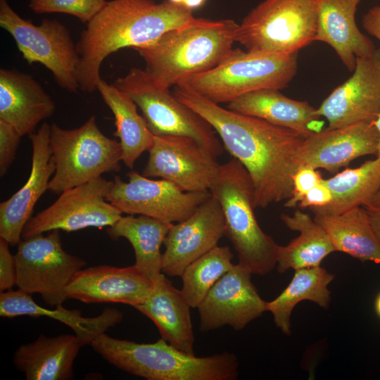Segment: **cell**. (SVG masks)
<instances>
[{
    "instance_id": "obj_1",
    "label": "cell",
    "mask_w": 380,
    "mask_h": 380,
    "mask_svg": "<svg viewBox=\"0 0 380 380\" xmlns=\"http://www.w3.org/2000/svg\"><path fill=\"white\" fill-rule=\"evenodd\" d=\"M174 95L213 127L223 148L248 171L254 189L255 208L288 200L298 166L297 151L304 140L298 132L259 118L222 108L185 84Z\"/></svg>"
},
{
    "instance_id": "obj_2",
    "label": "cell",
    "mask_w": 380,
    "mask_h": 380,
    "mask_svg": "<svg viewBox=\"0 0 380 380\" xmlns=\"http://www.w3.org/2000/svg\"><path fill=\"white\" fill-rule=\"evenodd\" d=\"M193 11L169 1L112 0L87 23L76 44L80 56V89L92 92L101 80L100 68L110 54L148 44L165 32L194 19Z\"/></svg>"
},
{
    "instance_id": "obj_3",
    "label": "cell",
    "mask_w": 380,
    "mask_h": 380,
    "mask_svg": "<svg viewBox=\"0 0 380 380\" xmlns=\"http://www.w3.org/2000/svg\"><path fill=\"white\" fill-rule=\"evenodd\" d=\"M238 27L232 19L195 18L134 49L155 82L169 89L221 63L233 49Z\"/></svg>"
},
{
    "instance_id": "obj_4",
    "label": "cell",
    "mask_w": 380,
    "mask_h": 380,
    "mask_svg": "<svg viewBox=\"0 0 380 380\" xmlns=\"http://www.w3.org/2000/svg\"><path fill=\"white\" fill-rule=\"evenodd\" d=\"M89 345L110 365L148 380H234L239 374L238 360L233 353L197 357L162 338L144 343L103 333Z\"/></svg>"
},
{
    "instance_id": "obj_5",
    "label": "cell",
    "mask_w": 380,
    "mask_h": 380,
    "mask_svg": "<svg viewBox=\"0 0 380 380\" xmlns=\"http://www.w3.org/2000/svg\"><path fill=\"white\" fill-rule=\"evenodd\" d=\"M209 191L219 202L224 217L226 236L239 263L253 274L263 276L277 265L279 245L259 226L254 214L251 178L236 158L220 165Z\"/></svg>"
},
{
    "instance_id": "obj_6",
    "label": "cell",
    "mask_w": 380,
    "mask_h": 380,
    "mask_svg": "<svg viewBox=\"0 0 380 380\" xmlns=\"http://www.w3.org/2000/svg\"><path fill=\"white\" fill-rule=\"evenodd\" d=\"M297 68L298 53L286 55L233 49L215 68L179 84L213 103H229L255 91L287 87Z\"/></svg>"
},
{
    "instance_id": "obj_7",
    "label": "cell",
    "mask_w": 380,
    "mask_h": 380,
    "mask_svg": "<svg viewBox=\"0 0 380 380\" xmlns=\"http://www.w3.org/2000/svg\"><path fill=\"white\" fill-rule=\"evenodd\" d=\"M49 143L56 169L48 190L56 194L120 170V144L102 133L94 115L71 129L53 123Z\"/></svg>"
},
{
    "instance_id": "obj_8",
    "label": "cell",
    "mask_w": 380,
    "mask_h": 380,
    "mask_svg": "<svg viewBox=\"0 0 380 380\" xmlns=\"http://www.w3.org/2000/svg\"><path fill=\"white\" fill-rule=\"evenodd\" d=\"M317 0H264L239 24L235 41L248 51L293 54L315 40Z\"/></svg>"
},
{
    "instance_id": "obj_9",
    "label": "cell",
    "mask_w": 380,
    "mask_h": 380,
    "mask_svg": "<svg viewBox=\"0 0 380 380\" xmlns=\"http://www.w3.org/2000/svg\"><path fill=\"white\" fill-rule=\"evenodd\" d=\"M113 84L136 103L154 136H186L217 158L222 154L223 146L210 123L180 101L168 88L158 84L146 70L132 68Z\"/></svg>"
},
{
    "instance_id": "obj_10",
    "label": "cell",
    "mask_w": 380,
    "mask_h": 380,
    "mask_svg": "<svg viewBox=\"0 0 380 380\" xmlns=\"http://www.w3.org/2000/svg\"><path fill=\"white\" fill-rule=\"evenodd\" d=\"M0 26L12 36L29 64L41 63L61 88L70 93L78 91L80 56L65 25L49 18L34 25L21 18L6 0H0Z\"/></svg>"
},
{
    "instance_id": "obj_11",
    "label": "cell",
    "mask_w": 380,
    "mask_h": 380,
    "mask_svg": "<svg viewBox=\"0 0 380 380\" xmlns=\"http://www.w3.org/2000/svg\"><path fill=\"white\" fill-rule=\"evenodd\" d=\"M59 231L23 239L15 254L18 289L30 295L39 294L50 307L68 299L67 286L86 265L82 258L64 251Z\"/></svg>"
},
{
    "instance_id": "obj_12",
    "label": "cell",
    "mask_w": 380,
    "mask_h": 380,
    "mask_svg": "<svg viewBox=\"0 0 380 380\" xmlns=\"http://www.w3.org/2000/svg\"><path fill=\"white\" fill-rule=\"evenodd\" d=\"M127 175V182L114 176L106 196V200L122 213L179 222L211 196L209 191H185L170 181L151 179L136 171Z\"/></svg>"
},
{
    "instance_id": "obj_13",
    "label": "cell",
    "mask_w": 380,
    "mask_h": 380,
    "mask_svg": "<svg viewBox=\"0 0 380 380\" xmlns=\"http://www.w3.org/2000/svg\"><path fill=\"white\" fill-rule=\"evenodd\" d=\"M111 184L100 177L63 191L53 204L30 219L22 239L55 229L71 232L112 226L122 213L106 200Z\"/></svg>"
},
{
    "instance_id": "obj_14",
    "label": "cell",
    "mask_w": 380,
    "mask_h": 380,
    "mask_svg": "<svg viewBox=\"0 0 380 380\" xmlns=\"http://www.w3.org/2000/svg\"><path fill=\"white\" fill-rule=\"evenodd\" d=\"M142 171L175 183L185 191H208L220 164L206 147L182 135L154 136Z\"/></svg>"
},
{
    "instance_id": "obj_15",
    "label": "cell",
    "mask_w": 380,
    "mask_h": 380,
    "mask_svg": "<svg viewBox=\"0 0 380 380\" xmlns=\"http://www.w3.org/2000/svg\"><path fill=\"white\" fill-rule=\"evenodd\" d=\"M251 272L238 263L211 288L197 307L202 332L229 325L245 328L266 311V303L251 281Z\"/></svg>"
},
{
    "instance_id": "obj_16",
    "label": "cell",
    "mask_w": 380,
    "mask_h": 380,
    "mask_svg": "<svg viewBox=\"0 0 380 380\" xmlns=\"http://www.w3.org/2000/svg\"><path fill=\"white\" fill-rule=\"evenodd\" d=\"M316 112L329 129L364 121H375L380 114V49L357 58L353 73L335 88Z\"/></svg>"
},
{
    "instance_id": "obj_17",
    "label": "cell",
    "mask_w": 380,
    "mask_h": 380,
    "mask_svg": "<svg viewBox=\"0 0 380 380\" xmlns=\"http://www.w3.org/2000/svg\"><path fill=\"white\" fill-rule=\"evenodd\" d=\"M224 229L221 206L211 195L189 217L170 227L163 243L162 273L181 277L188 265L217 246Z\"/></svg>"
},
{
    "instance_id": "obj_18",
    "label": "cell",
    "mask_w": 380,
    "mask_h": 380,
    "mask_svg": "<svg viewBox=\"0 0 380 380\" xmlns=\"http://www.w3.org/2000/svg\"><path fill=\"white\" fill-rule=\"evenodd\" d=\"M379 134L374 121H364L322 130L304 139L296 156L298 166L306 165L334 173L366 155H377Z\"/></svg>"
},
{
    "instance_id": "obj_19",
    "label": "cell",
    "mask_w": 380,
    "mask_h": 380,
    "mask_svg": "<svg viewBox=\"0 0 380 380\" xmlns=\"http://www.w3.org/2000/svg\"><path fill=\"white\" fill-rule=\"evenodd\" d=\"M51 125L43 123L29 135L32 148V168L26 183L11 198L0 203V238L18 245L25 224L39 198L48 190L55 172L50 148Z\"/></svg>"
},
{
    "instance_id": "obj_20",
    "label": "cell",
    "mask_w": 380,
    "mask_h": 380,
    "mask_svg": "<svg viewBox=\"0 0 380 380\" xmlns=\"http://www.w3.org/2000/svg\"><path fill=\"white\" fill-rule=\"evenodd\" d=\"M153 284L135 265H97L79 270L65 292L68 299L85 303H120L135 307L147 298Z\"/></svg>"
},
{
    "instance_id": "obj_21",
    "label": "cell",
    "mask_w": 380,
    "mask_h": 380,
    "mask_svg": "<svg viewBox=\"0 0 380 380\" xmlns=\"http://www.w3.org/2000/svg\"><path fill=\"white\" fill-rule=\"evenodd\" d=\"M51 97L34 78L15 69H0V119L14 126L21 136L52 115Z\"/></svg>"
},
{
    "instance_id": "obj_22",
    "label": "cell",
    "mask_w": 380,
    "mask_h": 380,
    "mask_svg": "<svg viewBox=\"0 0 380 380\" xmlns=\"http://www.w3.org/2000/svg\"><path fill=\"white\" fill-rule=\"evenodd\" d=\"M361 0H317V25L315 41L328 44L350 72L357 58L376 51L372 40L362 33L355 21Z\"/></svg>"
},
{
    "instance_id": "obj_23",
    "label": "cell",
    "mask_w": 380,
    "mask_h": 380,
    "mask_svg": "<svg viewBox=\"0 0 380 380\" xmlns=\"http://www.w3.org/2000/svg\"><path fill=\"white\" fill-rule=\"evenodd\" d=\"M157 327L161 338L186 353L194 355L190 305L181 290L162 274L143 303L134 307Z\"/></svg>"
},
{
    "instance_id": "obj_24",
    "label": "cell",
    "mask_w": 380,
    "mask_h": 380,
    "mask_svg": "<svg viewBox=\"0 0 380 380\" xmlns=\"http://www.w3.org/2000/svg\"><path fill=\"white\" fill-rule=\"evenodd\" d=\"M227 108L292 129L304 138L322 131L324 126V121L308 102L290 99L278 89L248 93L227 103Z\"/></svg>"
},
{
    "instance_id": "obj_25",
    "label": "cell",
    "mask_w": 380,
    "mask_h": 380,
    "mask_svg": "<svg viewBox=\"0 0 380 380\" xmlns=\"http://www.w3.org/2000/svg\"><path fill=\"white\" fill-rule=\"evenodd\" d=\"M84 346L75 334H41L34 341L21 345L13 362L27 380H70L73 379L74 361Z\"/></svg>"
},
{
    "instance_id": "obj_26",
    "label": "cell",
    "mask_w": 380,
    "mask_h": 380,
    "mask_svg": "<svg viewBox=\"0 0 380 380\" xmlns=\"http://www.w3.org/2000/svg\"><path fill=\"white\" fill-rule=\"evenodd\" d=\"M46 317L57 320L70 327L84 346L110 327L120 323L123 317L122 312L107 308L98 316L85 317L77 310H68L61 305L53 310L47 309L36 303L31 295L20 289L8 290L0 294V316L15 317L18 316Z\"/></svg>"
},
{
    "instance_id": "obj_27",
    "label": "cell",
    "mask_w": 380,
    "mask_h": 380,
    "mask_svg": "<svg viewBox=\"0 0 380 380\" xmlns=\"http://www.w3.org/2000/svg\"><path fill=\"white\" fill-rule=\"evenodd\" d=\"M280 218L291 230L299 235L286 246H279L277 269L279 273L293 269L320 266L322 261L335 252L324 229L307 213L298 209L293 215L281 214Z\"/></svg>"
},
{
    "instance_id": "obj_28",
    "label": "cell",
    "mask_w": 380,
    "mask_h": 380,
    "mask_svg": "<svg viewBox=\"0 0 380 380\" xmlns=\"http://www.w3.org/2000/svg\"><path fill=\"white\" fill-rule=\"evenodd\" d=\"M96 89L114 115L116 130L113 134L120 140L122 160L132 169L136 160L151 146L154 135L129 96L101 78Z\"/></svg>"
},
{
    "instance_id": "obj_29",
    "label": "cell",
    "mask_w": 380,
    "mask_h": 380,
    "mask_svg": "<svg viewBox=\"0 0 380 380\" xmlns=\"http://www.w3.org/2000/svg\"><path fill=\"white\" fill-rule=\"evenodd\" d=\"M314 220L324 229L335 251L380 264V243L364 206L338 215H315Z\"/></svg>"
},
{
    "instance_id": "obj_30",
    "label": "cell",
    "mask_w": 380,
    "mask_h": 380,
    "mask_svg": "<svg viewBox=\"0 0 380 380\" xmlns=\"http://www.w3.org/2000/svg\"><path fill=\"white\" fill-rule=\"evenodd\" d=\"M173 223L145 215L121 217L107 232L115 239H126L135 254V266L155 281L162 273L161 245Z\"/></svg>"
},
{
    "instance_id": "obj_31",
    "label": "cell",
    "mask_w": 380,
    "mask_h": 380,
    "mask_svg": "<svg viewBox=\"0 0 380 380\" xmlns=\"http://www.w3.org/2000/svg\"><path fill=\"white\" fill-rule=\"evenodd\" d=\"M322 182L331 191L332 198L324 206L310 208L315 215H338L369 205L380 190V158L367 160L354 169L347 168Z\"/></svg>"
},
{
    "instance_id": "obj_32",
    "label": "cell",
    "mask_w": 380,
    "mask_h": 380,
    "mask_svg": "<svg viewBox=\"0 0 380 380\" xmlns=\"http://www.w3.org/2000/svg\"><path fill=\"white\" fill-rule=\"evenodd\" d=\"M334 278L333 274L320 266L296 270L289 285L266 303V311L272 313L277 327L283 334H291V315L300 301L310 300L327 309L331 302L328 286Z\"/></svg>"
},
{
    "instance_id": "obj_33",
    "label": "cell",
    "mask_w": 380,
    "mask_h": 380,
    "mask_svg": "<svg viewBox=\"0 0 380 380\" xmlns=\"http://www.w3.org/2000/svg\"><path fill=\"white\" fill-rule=\"evenodd\" d=\"M228 246H215L188 265L182 276L181 292L191 308H197L213 285L234 265Z\"/></svg>"
},
{
    "instance_id": "obj_34",
    "label": "cell",
    "mask_w": 380,
    "mask_h": 380,
    "mask_svg": "<svg viewBox=\"0 0 380 380\" xmlns=\"http://www.w3.org/2000/svg\"><path fill=\"white\" fill-rule=\"evenodd\" d=\"M106 3V0H30L29 7L36 13H65L87 23Z\"/></svg>"
},
{
    "instance_id": "obj_35",
    "label": "cell",
    "mask_w": 380,
    "mask_h": 380,
    "mask_svg": "<svg viewBox=\"0 0 380 380\" xmlns=\"http://www.w3.org/2000/svg\"><path fill=\"white\" fill-rule=\"evenodd\" d=\"M322 177L319 171L310 165H299L293 177V191L284 206L296 208L303 196L314 186L320 183Z\"/></svg>"
},
{
    "instance_id": "obj_36",
    "label": "cell",
    "mask_w": 380,
    "mask_h": 380,
    "mask_svg": "<svg viewBox=\"0 0 380 380\" xmlns=\"http://www.w3.org/2000/svg\"><path fill=\"white\" fill-rule=\"evenodd\" d=\"M21 134L11 124L0 119V175L8 172L15 160Z\"/></svg>"
},
{
    "instance_id": "obj_37",
    "label": "cell",
    "mask_w": 380,
    "mask_h": 380,
    "mask_svg": "<svg viewBox=\"0 0 380 380\" xmlns=\"http://www.w3.org/2000/svg\"><path fill=\"white\" fill-rule=\"evenodd\" d=\"M9 243L0 238V291L4 292L16 285L15 255L9 249Z\"/></svg>"
},
{
    "instance_id": "obj_38",
    "label": "cell",
    "mask_w": 380,
    "mask_h": 380,
    "mask_svg": "<svg viewBox=\"0 0 380 380\" xmlns=\"http://www.w3.org/2000/svg\"><path fill=\"white\" fill-rule=\"evenodd\" d=\"M331 198V191L322 180L303 196L298 206L300 209L322 207L329 203Z\"/></svg>"
},
{
    "instance_id": "obj_39",
    "label": "cell",
    "mask_w": 380,
    "mask_h": 380,
    "mask_svg": "<svg viewBox=\"0 0 380 380\" xmlns=\"http://www.w3.org/2000/svg\"><path fill=\"white\" fill-rule=\"evenodd\" d=\"M362 23L365 30L380 42V6L370 8L364 14Z\"/></svg>"
},
{
    "instance_id": "obj_40",
    "label": "cell",
    "mask_w": 380,
    "mask_h": 380,
    "mask_svg": "<svg viewBox=\"0 0 380 380\" xmlns=\"http://www.w3.org/2000/svg\"><path fill=\"white\" fill-rule=\"evenodd\" d=\"M364 207L367 210L371 225L380 243V208L370 205Z\"/></svg>"
},
{
    "instance_id": "obj_41",
    "label": "cell",
    "mask_w": 380,
    "mask_h": 380,
    "mask_svg": "<svg viewBox=\"0 0 380 380\" xmlns=\"http://www.w3.org/2000/svg\"><path fill=\"white\" fill-rule=\"evenodd\" d=\"M207 0H184L183 6L190 9L194 10L202 7Z\"/></svg>"
},
{
    "instance_id": "obj_42",
    "label": "cell",
    "mask_w": 380,
    "mask_h": 380,
    "mask_svg": "<svg viewBox=\"0 0 380 380\" xmlns=\"http://www.w3.org/2000/svg\"><path fill=\"white\" fill-rule=\"evenodd\" d=\"M369 205L380 208V190L372 198Z\"/></svg>"
},
{
    "instance_id": "obj_43",
    "label": "cell",
    "mask_w": 380,
    "mask_h": 380,
    "mask_svg": "<svg viewBox=\"0 0 380 380\" xmlns=\"http://www.w3.org/2000/svg\"><path fill=\"white\" fill-rule=\"evenodd\" d=\"M374 124L379 134V142L378 153H377L376 157L380 158V114L376 118V120L374 121Z\"/></svg>"
},
{
    "instance_id": "obj_44",
    "label": "cell",
    "mask_w": 380,
    "mask_h": 380,
    "mask_svg": "<svg viewBox=\"0 0 380 380\" xmlns=\"http://www.w3.org/2000/svg\"><path fill=\"white\" fill-rule=\"evenodd\" d=\"M374 308L377 315L380 317V293L376 298L374 303Z\"/></svg>"
},
{
    "instance_id": "obj_45",
    "label": "cell",
    "mask_w": 380,
    "mask_h": 380,
    "mask_svg": "<svg viewBox=\"0 0 380 380\" xmlns=\"http://www.w3.org/2000/svg\"><path fill=\"white\" fill-rule=\"evenodd\" d=\"M172 3H174L175 4H177V5H181V6H183V3H184V0H167Z\"/></svg>"
}]
</instances>
